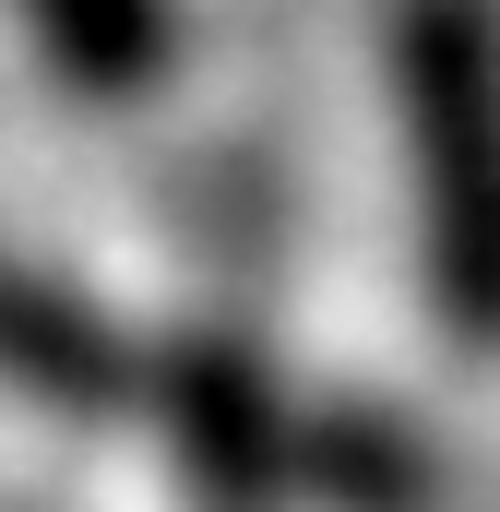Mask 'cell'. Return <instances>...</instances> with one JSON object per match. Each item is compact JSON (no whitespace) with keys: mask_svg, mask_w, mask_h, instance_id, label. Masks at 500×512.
<instances>
[{"mask_svg":"<svg viewBox=\"0 0 500 512\" xmlns=\"http://www.w3.org/2000/svg\"><path fill=\"white\" fill-rule=\"evenodd\" d=\"M143 405L167 429V465L203 512H262L286 501V465H298V417L274 370L250 358L239 334H179L167 358H143Z\"/></svg>","mask_w":500,"mask_h":512,"instance_id":"2","label":"cell"},{"mask_svg":"<svg viewBox=\"0 0 500 512\" xmlns=\"http://www.w3.org/2000/svg\"><path fill=\"white\" fill-rule=\"evenodd\" d=\"M393 120L429 310L465 346H500V0H393Z\"/></svg>","mask_w":500,"mask_h":512,"instance_id":"1","label":"cell"},{"mask_svg":"<svg viewBox=\"0 0 500 512\" xmlns=\"http://www.w3.org/2000/svg\"><path fill=\"white\" fill-rule=\"evenodd\" d=\"M286 489H310L322 512H429V453L417 429H393L370 405H310Z\"/></svg>","mask_w":500,"mask_h":512,"instance_id":"5","label":"cell"},{"mask_svg":"<svg viewBox=\"0 0 500 512\" xmlns=\"http://www.w3.org/2000/svg\"><path fill=\"white\" fill-rule=\"evenodd\" d=\"M0 393L24 405H60V417H120L143 393V358L108 310H84L72 286L0 262Z\"/></svg>","mask_w":500,"mask_h":512,"instance_id":"3","label":"cell"},{"mask_svg":"<svg viewBox=\"0 0 500 512\" xmlns=\"http://www.w3.org/2000/svg\"><path fill=\"white\" fill-rule=\"evenodd\" d=\"M12 12H24L36 60H48L72 96H96V108L155 96L167 60H179V0H12Z\"/></svg>","mask_w":500,"mask_h":512,"instance_id":"4","label":"cell"}]
</instances>
